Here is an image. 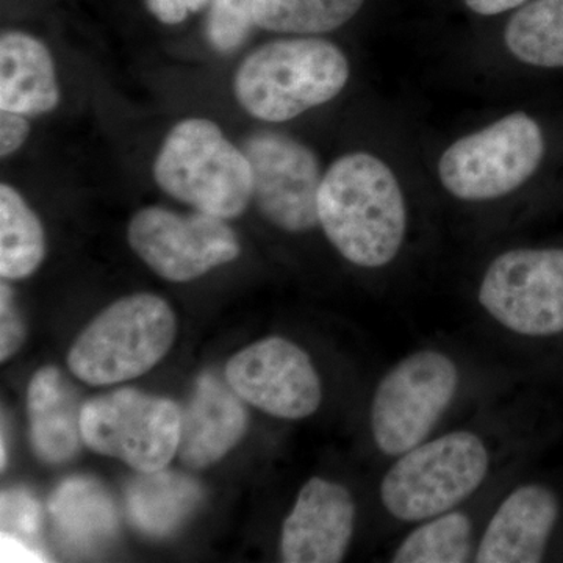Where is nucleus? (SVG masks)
Wrapping results in <instances>:
<instances>
[{"label":"nucleus","instance_id":"f03ea898","mask_svg":"<svg viewBox=\"0 0 563 563\" xmlns=\"http://www.w3.org/2000/svg\"><path fill=\"white\" fill-rule=\"evenodd\" d=\"M339 46L317 36L274 40L244 58L235 79L236 101L251 117L285 122L332 101L350 80Z\"/></svg>","mask_w":563,"mask_h":563},{"label":"nucleus","instance_id":"2eb2a0df","mask_svg":"<svg viewBox=\"0 0 563 563\" xmlns=\"http://www.w3.org/2000/svg\"><path fill=\"white\" fill-rule=\"evenodd\" d=\"M247 410L228 380L203 373L181 412L180 461L202 470L231 453L247 429Z\"/></svg>","mask_w":563,"mask_h":563},{"label":"nucleus","instance_id":"a878e982","mask_svg":"<svg viewBox=\"0 0 563 563\" xmlns=\"http://www.w3.org/2000/svg\"><path fill=\"white\" fill-rule=\"evenodd\" d=\"M25 322L7 280L0 284V362L5 363L21 350L25 340Z\"/></svg>","mask_w":563,"mask_h":563},{"label":"nucleus","instance_id":"6e6552de","mask_svg":"<svg viewBox=\"0 0 563 563\" xmlns=\"http://www.w3.org/2000/svg\"><path fill=\"white\" fill-rule=\"evenodd\" d=\"M485 314L526 339L563 333V250L517 247L493 258L477 288Z\"/></svg>","mask_w":563,"mask_h":563},{"label":"nucleus","instance_id":"6ab92c4d","mask_svg":"<svg viewBox=\"0 0 563 563\" xmlns=\"http://www.w3.org/2000/svg\"><path fill=\"white\" fill-rule=\"evenodd\" d=\"M49 514L58 539L73 550H95L118 531L113 499L92 477L63 481L51 495Z\"/></svg>","mask_w":563,"mask_h":563},{"label":"nucleus","instance_id":"393cba45","mask_svg":"<svg viewBox=\"0 0 563 563\" xmlns=\"http://www.w3.org/2000/svg\"><path fill=\"white\" fill-rule=\"evenodd\" d=\"M0 526L2 533L20 539L41 550L43 509L32 493L14 487L0 496Z\"/></svg>","mask_w":563,"mask_h":563},{"label":"nucleus","instance_id":"0eeeda50","mask_svg":"<svg viewBox=\"0 0 563 563\" xmlns=\"http://www.w3.org/2000/svg\"><path fill=\"white\" fill-rule=\"evenodd\" d=\"M543 155L542 129L520 111L451 144L440 158L439 177L454 198L493 201L531 179Z\"/></svg>","mask_w":563,"mask_h":563},{"label":"nucleus","instance_id":"423d86ee","mask_svg":"<svg viewBox=\"0 0 563 563\" xmlns=\"http://www.w3.org/2000/svg\"><path fill=\"white\" fill-rule=\"evenodd\" d=\"M463 374L453 355L435 347L404 355L380 377L369 404L374 446L398 457L431 439L461 395Z\"/></svg>","mask_w":563,"mask_h":563},{"label":"nucleus","instance_id":"f8f14e48","mask_svg":"<svg viewBox=\"0 0 563 563\" xmlns=\"http://www.w3.org/2000/svg\"><path fill=\"white\" fill-rule=\"evenodd\" d=\"M225 380L243 401L280 420L312 417L322 402L312 358L284 336H268L233 355Z\"/></svg>","mask_w":563,"mask_h":563},{"label":"nucleus","instance_id":"ddd939ff","mask_svg":"<svg viewBox=\"0 0 563 563\" xmlns=\"http://www.w3.org/2000/svg\"><path fill=\"white\" fill-rule=\"evenodd\" d=\"M357 523V504L343 484L324 477L307 481L285 518L280 558L287 563L342 562Z\"/></svg>","mask_w":563,"mask_h":563},{"label":"nucleus","instance_id":"5701e85b","mask_svg":"<svg viewBox=\"0 0 563 563\" xmlns=\"http://www.w3.org/2000/svg\"><path fill=\"white\" fill-rule=\"evenodd\" d=\"M365 0H255L263 31L313 36L336 31L361 11Z\"/></svg>","mask_w":563,"mask_h":563},{"label":"nucleus","instance_id":"39448f33","mask_svg":"<svg viewBox=\"0 0 563 563\" xmlns=\"http://www.w3.org/2000/svg\"><path fill=\"white\" fill-rule=\"evenodd\" d=\"M176 333V314L165 299L125 296L79 333L68 352L69 372L95 387L135 379L168 354Z\"/></svg>","mask_w":563,"mask_h":563},{"label":"nucleus","instance_id":"a211bd4d","mask_svg":"<svg viewBox=\"0 0 563 563\" xmlns=\"http://www.w3.org/2000/svg\"><path fill=\"white\" fill-rule=\"evenodd\" d=\"M203 490L184 473L157 470L139 473L129 484L125 503L133 526L146 536L163 539L179 531L201 506Z\"/></svg>","mask_w":563,"mask_h":563},{"label":"nucleus","instance_id":"9b49d317","mask_svg":"<svg viewBox=\"0 0 563 563\" xmlns=\"http://www.w3.org/2000/svg\"><path fill=\"white\" fill-rule=\"evenodd\" d=\"M250 161L252 199L273 225L288 233L313 231L322 174L317 154L284 133L262 131L243 141Z\"/></svg>","mask_w":563,"mask_h":563},{"label":"nucleus","instance_id":"4468645a","mask_svg":"<svg viewBox=\"0 0 563 563\" xmlns=\"http://www.w3.org/2000/svg\"><path fill=\"white\" fill-rule=\"evenodd\" d=\"M561 515L558 495L543 484L515 487L493 510L477 539V563L542 562Z\"/></svg>","mask_w":563,"mask_h":563},{"label":"nucleus","instance_id":"c85d7f7f","mask_svg":"<svg viewBox=\"0 0 563 563\" xmlns=\"http://www.w3.org/2000/svg\"><path fill=\"white\" fill-rule=\"evenodd\" d=\"M0 555L3 563L5 562H47V554L32 544L22 542L20 539L0 533Z\"/></svg>","mask_w":563,"mask_h":563},{"label":"nucleus","instance_id":"dca6fc26","mask_svg":"<svg viewBox=\"0 0 563 563\" xmlns=\"http://www.w3.org/2000/svg\"><path fill=\"white\" fill-rule=\"evenodd\" d=\"M81 404L76 387L57 366H43L27 388L29 439L33 454L47 465L79 453Z\"/></svg>","mask_w":563,"mask_h":563},{"label":"nucleus","instance_id":"f257e3e1","mask_svg":"<svg viewBox=\"0 0 563 563\" xmlns=\"http://www.w3.org/2000/svg\"><path fill=\"white\" fill-rule=\"evenodd\" d=\"M318 220L339 254L365 269L398 257L409 224L398 177L368 152L343 155L322 176Z\"/></svg>","mask_w":563,"mask_h":563},{"label":"nucleus","instance_id":"1a4fd4ad","mask_svg":"<svg viewBox=\"0 0 563 563\" xmlns=\"http://www.w3.org/2000/svg\"><path fill=\"white\" fill-rule=\"evenodd\" d=\"M80 426L85 446L139 473L166 468L179 451V406L135 388H120L85 402Z\"/></svg>","mask_w":563,"mask_h":563},{"label":"nucleus","instance_id":"cd10ccee","mask_svg":"<svg viewBox=\"0 0 563 563\" xmlns=\"http://www.w3.org/2000/svg\"><path fill=\"white\" fill-rule=\"evenodd\" d=\"M210 0H146L147 10L163 24H180Z\"/></svg>","mask_w":563,"mask_h":563},{"label":"nucleus","instance_id":"aec40b11","mask_svg":"<svg viewBox=\"0 0 563 563\" xmlns=\"http://www.w3.org/2000/svg\"><path fill=\"white\" fill-rule=\"evenodd\" d=\"M477 539L473 518L457 507L417 523L395 548L390 562H473Z\"/></svg>","mask_w":563,"mask_h":563},{"label":"nucleus","instance_id":"412c9836","mask_svg":"<svg viewBox=\"0 0 563 563\" xmlns=\"http://www.w3.org/2000/svg\"><path fill=\"white\" fill-rule=\"evenodd\" d=\"M46 257V235L35 211L10 185H0V276H32Z\"/></svg>","mask_w":563,"mask_h":563},{"label":"nucleus","instance_id":"20e7f679","mask_svg":"<svg viewBox=\"0 0 563 563\" xmlns=\"http://www.w3.org/2000/svg\"><path fill=\"white\" fill-rule=\"evenodd\" d=\"M154 177L166 195L222 220L244 213L254 191L244 152L203 118L174 125L155 158Z\"/></svg>","mask_w":563,"mask_h":563},{"label":"nucleus","instance_id":"4be33fe9","mask_svg":"<svg viewBox=\"0 0 563 563\" xmlns=\"http://www.w3.org/2000/svg\"><path fill=\"white\" fill-rule=\"evenodd\" d=\"M507 49L539 68H563V0L523 3L504 31Z\"/></svg>","mask_w":563,"mask_h":563},{"label":"nucleus","instance_id":"7ed1b4c3","mask_svg":"<svg viewBox=\"0 0 563 563\" xmlns=\"http://www.w3.org/2000/svg\"><path fill=\"white\" fill-rule=\"evenodd\" d=\"M487 440L472 429L432 435L393 459L379 485L385 512L401 523H420L457 509L492 472Z\"/></svg>","mask_w":563,"mask_h":563},{"label":"nucleus","instance_id":"c756f323","mask_svg":"<svg viewBox=\"0 0 563 563\" xmlns=\"http://www.w3.org/2000/svg\"><path fill=\"white\" fill-rule=\"evenodd\" d=\"M463 2L474 13L483 14V16H495V14L520 9L526 0H463Z\"/></svg>","mask_w":563,"mask_h":563},{"label":"nucleus","instance_id":"9d476101","mask_svg":"<svg viewBox=\"0 0 563 563\" xmlns=\"http://www.w3.org/2000/svg\"><path fill=\"white\" fill-rule=\"evenodd\" d=\"M129 244L147 266L172 282L198 279L242 252L235 232L213 214H180L146 207L129 224Z\"/></svg>","mask_w":563,"mask_h":563},{"label":"nucleus","instance_id":"f3484780","mask_svg":"<svg viewBox=\"0 0 563 563\" xmlns=\"http://www.w3.org/2000/svg\"><path fill=\"white\" fill-rule=\"evenodd\" d=\"M60 102L49 49L24 32L0 38V110L24 117L49 113Z\"/></svg>","mask_w":563,"mask_h":563},{"label":"nucleus","instance_id":"b1692460","mask_svg":"<svg viewBox=\"0 0 563 563\" xmlns=\"http://www.w3.org/2000/svg\"><path fill=\"white\" fill-rule=\"evenodd\" d=\"M255 21V0H210L207 38L214 51L229 54L250 38Z\"/></svg>","mask_w":563,"mask_h":563},{"label":"nucleus","instance_id":"bb28decb","mask_svg":"<svg viewBox=\"0 0 563 563\" xmlns=\"http://www.w3.org/2000/svg\"><path fill=\"white\" fill-rule=\"evenodd\" d=\"M31 133V124L24 114L2 111L0 113V155L3 158L14 154Z\"/></svg>","mask_w":563,"mask_h":563}]
</instances>
